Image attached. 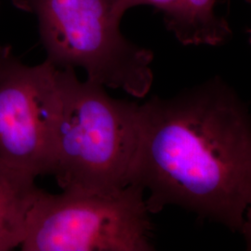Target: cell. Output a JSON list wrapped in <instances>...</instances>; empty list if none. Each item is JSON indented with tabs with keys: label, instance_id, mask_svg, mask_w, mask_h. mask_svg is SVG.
I'll use <instances>...</instances> for the list:
<instances>
[{
	"label": "cell",
	"instance_id": "obj_7",
	"mask_svg": "<svg viewBox=\"0 0 251 251\" xmlns=\"http://www.w3.org/2000/svg\"><path fill=\"white\" fill-rule=\"evenodd\" d=\"M216 2L178 0L175 8L164 15L166 26L182 45H222L233 33L226 19L216 15Z\"/></svg>",
	"mask_w": 251,
	"mask_h": 251
},
{
	"label": "cell",
	"instance_id": "obj_8",
	"mask_svg": "<svg viewBox=\"0 0 251 251\" xmlns=\"http://www.w3.org/2000/svg\"><path fill=\"white\" fill-rule=\"evenodd\" d=\"M178 0H113V14L121 21L127 9L141 5H149L159 9L163 14H168L175 8Z\"/></svg>",
	"mask_w": 251,
	"mask_h": 251
},
{
	"label": "cell",
	"instance_id": "obj_5",
	"mask_svg": "<svg viewBox=\"0 0 251 251\" xmlns=\"http://www.w3.org/2000/svg\"><path fill=\"white\" fill-rule=\"evenodd\" d=\"M58 110L57 67L29 66L0 46V159L35 178L50 175Z\"/></svg>",
	"mask_w": 251,
	"mask_h": 251
},
{
	"label": "cell",
	"instance_id": "obj_6",
	"mask_svg": "<svg viewBox=\"0 0 251 251\" xmlns=\"http://www.w3.org/2000/svg\"><path fill=\"white\" fill-rule=\"evenodd\" d=\"M35 177L0 159V251L24 240L28 211L36 196Z\"/></svg>",
	"mask_w": 251,
	"mask_h": 251
},
{
	"label": "cell",
	"instance_id": "obj_3",
	"mask_svg": "<svg viewBox=\"0 0 251 251\" xmlns=\"http://www.w3.org/2000/svg\"><path fill=\"white\" fill-rule=\"evenodd\" d=\"M36 16L47 60L84 69L88 80L144 98L153 81V53L122 35L113 0H10Z\"/></svg>",
	"mask_w": 251,
	"mask_h": 251
},
{
	"label": "cell",
	"instance_id": "obj_1",
	"mask_svg": "<svg viewBox=\"0 0 251 251\" xmlns=\"http://www.w3.org/2000/svg\"><path fill=\"white\" fill-rule=\"evenodd\" d=\"M141 109L131 184L148 193L149 212L179 206L248 237L251 119L237 92L215 76Z\"/></svg>",
	"mask_w": 251,
	"mask_h": 251
},
{
	"label": "cell",
	"instance_id": "obj_4",
	"mask_svg": "<svg viewBox=\"0 0 251 251\" xmlns=\"http://www.w3.org/2000/svg\"><path fill=\"white\" fill-rule=\"evenodd\" d=\"M144 189L114 194L37 189L21 244L24 251H151L152 225Z\"/></svg>",
	"mask_w": 251,
	"mask_h": 251
},
{
	"label": "cell",
	"instance_id": "obj_2",
	"mask_svg": "<svg viewBox=\"0 0 251 251\" xmlns=\"http://www.w3.org/2000/svg\"><path fill=\"white\" fill-rule=\"evenodd\" d=\"M59 110L50 175L63 191L114 194L131 184L141 140V104L111 97L57 68Z\"/></svg>",
	"mask_w": 251,
	"mask_h": 251
}]
</instances>
